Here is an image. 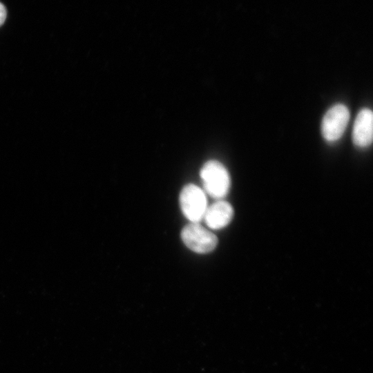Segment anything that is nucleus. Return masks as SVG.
I'll return each instance as SVG.
<instances>
[{"mask_svg": "<svg viewBox=\"0 0 373 373\" xmlns=\"http://www.w3.org/2000/svg\"><path fill=\"white\" fill-rule=\"evenodd\" d=\"M204 191L218 200H222L231 186L230 175L220 162L209 160L204 164L200 171Z\"/></svg>", "mask_w": 373, "mask_h": 373, "instance_id": "f257e3e1", "label": "nucleus"}, {"mask_svg": "<svg viewBox=\"0 0 373 373\" xmlns=\"http://www.w3.org/2000/svg\"><path fill=\"white\" fill-rule=\"evenodd\" d=\"M180 204L182 213L191 222L200 223L208 207L207 195L198 186L188 184L181 190Z\"/></svg>", "mask_w": 373, "mask_h": 373, "instance_id": "f03ea898", "label": "nucleus"}, {"mask_svg": "<svg viewBox=\"0 0 373 373\" xmlns=\"http://www.w3.org/2000/svg\"><path fill=\"white\" fill-rule=\"evenodd\" d=\"M180 236L184 244L198 254L212 251L218 242L217 236L200 223L190 222L186 224L182 229Z\"/></svg>", "mask_w": 373, "mask_h": 373, "instance_id": "7ed1b4c3", "label": "nucleus"}, {"mask_svg": "<svg viewBox=\"0 0 373 373\" xmlns=\"http://www.w3.org/2000/svg\"><path fill=\"white\" fill-rule=\"evenodd\" d=\"M350 118L348 108L343 104L332 106L325 114L321 131L325 140L335 141L343 135Z\"/></svg>", "mask_w": 373, "mask_h": 373, "instance_id": "20e7f679", "label": "nucleus"}, {"mask_svg": "<svg viewBox=\"0 0 373 373\" xmlns=\"http://www.w3.org/2000/svg\"><path fill=\"white\" fill-rule=\"evenodd\" d=\"M233 217V209L223 200H217L208 206L203 220L208 227L218 230L227 226Z\"/></svg>", "mask_w": 373, "mask_h": 373, "instance_id": "39448f33", "label": "nucleus"}, {"mask_svg": "<svg viewBox=\"0 0 373 373\" xmlns=\"http://www.w3.org/2000/svg\"><path fill=\"white\" fill-rule=\"evenodd\" d=\"M373 134V115L369 108L361 109L354 123L352 140L356 146L366 147L371 144Z\"/></svg>", "mask_w": 373, "mask_h": 373, "instance_id": "423d86ee", "label": "nucleus"}, {"mask_svg": "<svg viewBox=\"0 0 373 373\" xmlns=\"http://www.w3.org/2000/svg\"><path fill=\"white\" fill-rule=\"evenodd\" d=\"M6 18V9L5 6L0 3V26L4 23Z\"/></svg>", "mask_w": 373, "mask_h": 373, "instance_id": "0eeeda50", "label": "nucleus"}]
</instances>
